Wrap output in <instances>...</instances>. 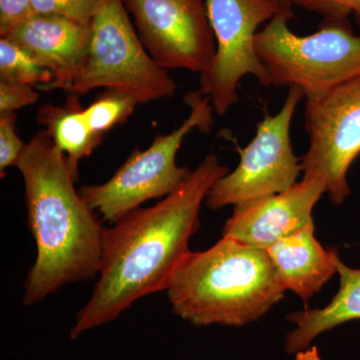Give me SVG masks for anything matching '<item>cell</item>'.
Masks as SVG:
<instances>
[{
	"label": "cell",
	"instance_id": "cell-5",
	"mask_svg": "<svg viewBox=\"0 0 360 360\" xmlns=\"http://www.w3.org/2000/svg\"><path fill=\"white\" fill-rule=\"evenodd\" d=\"M189 115L174 131L156 135L146 150L136 148L112 177L103 184L80 187L82 200L106 221L115 224L142 203L169 195L191 170L176 165V155L184 137L193 129L208 132L213 124L210 99L200 90L184 96Z\"/></svg>",
	"mask_w": 360,
	"mask_h": 360
},
{
	"label": "cell",
	"instance_id": "cell-14",
	"mask_svg": "<svg viewBox=\"0 0 360 360\" xmlns=\"http://www.w3.org/2000/svg\"><path fill=\"white\" fill-rule=\"evenodd\" d=\"M336 271L340 274V290L333 302L323 309H305L288 315L295 328L285 336L284 350L296 354L307 349L312 341L345 322L360 319V269H350L335 255Z\"/></svg>",
	"mask_w": 360,
	"mask_h": 360
},
{
	"label": "cell",
	"instance_id": "cell-20",
	"mask_svg": "<svg viewBox=\"0 0 360 360\" xmlns=\"http://www.w3.org/2000/svg\"><path fill=\"white\" fill-rule=\"evenodd\" d=\"M292 6L319 14L324 21L347 20L354 16L360 25V0H290Z\"/></svg>",
	"mask_w": 360,
	"mask_h": 360
},
{
	"label": "cell",
	"instance_id": "cell-3",
	"mask_svg": "<svg viewBox=\"0 0 360 360\" xmlns=\"http://www.w3.org/2000/svg\"><path fill=\"white\" fill-rule=\"evenodd\" d=\"M172 311L194 326L240 328L272 309L285 290L266 250L222 238L191 252L167 286Z\"/></svg>",
	"mask_w": 360,
	"mask_h": 360
},
{
	"label": "cell",
	"instance_id": "cell-12",
	"mask_svg": "<svg viewBox=\"0 0 360 360\" xmlns=\"http://www.w3.org/2000/svg\"><path fill=\"white\" fill-rule=\"evenodd\" d=\"M2 37L20 45L51 71L52 82L44 89L68 90L89 56L91 30L63 16L30 14Z\"/></svg>",
	"mask_w": 360,
	"mask_h": 360
},
{
	"label": "cell",
	"instance_id": "cell-17",
	"mask_svg": "<svg viewBox=\"0 0 360 360\" xmlns=\"http://www.w3.org/2000/svg\"><path fill=\"white\" fill-rule=\"evenodd\" d=\"M139 101L136 97L120 89L104 90L96 101L84 108L85 118L92 131L104 137L110 130L129 120Z\"/></svg>",
	"mask_w": 360,
	"mask_h": 360
},
{
	"label": "cell",
	"instance_id": "cell-15",
	"mask_svg": "<svg viewBox=\"0 0 360 360\" xmlns=\"http://www.w3.org/2000/svg\"><path fill=\"white\" fill-rule=\"evenodd\" d=\"M37 122L44 125L52 141L65 153L71 172L78 179L80 160L91 155L103 139L90 129L79 96L70 94L63 105H42Z\"/></svg>",
	"mask_w": 360,
	"mask_h": 360
},
{
	"label": "cell",
	"instance_id": "cell-2",
	"mask_svg": "<svg viewBox=\"0 0 360 360\" xmlns=\"http://www.w3.org/2000/svg\"><path fill=\"white\" fill-rule=\"evenodd\" d=\"M25 187L28 226L37 260L25 281L23 304L30 307L68 283L99 274L105 229L75 189L66 156L40 130L15 165Z\"/></svg>",
	"mask_w": 360,
	"mask_h": 360
},
{
	"label": "cell",
	"instance_id": "cell-1",
	"mask_svg": "<svg viewBox=\"0 0 360 360\" xmlns=\"http://www.w3.org/2000/svg\"><path fill=\"white\" fill-rule=\"evenodd\" d=\"M210 155L165 200L137 208L103 233L99 279L70 338L117 319L136 300L167 290L175 270L191 252L188 245L200 227V212L213 184L229 174Z\"/></svg>",
	"mask_w": 360,
	"mask_h": 360
},
{
	"label": "cell",
	"instance_id": "cell-9",
	"mask_svg": "<svg viewBox=\"0 0 360 360\" xmlns=\"http://www.w3.org/2000/svg\"><path fill=\"white\" fill-rule=\"evenodd\" d=\"M304 116L309 146L300 158L303 177L322 180L340 205L350 194L347 172L360 155V75L307 97Z\"/></svg>",
	"mask_w": 360,
	"mask_h": 360
},
{
	"label": "cell",
	"instance_id": "cell-24",
	"mask_svg": "<svg viewBox=\"0 0 360 360\" xmlns=\"http://www.w3.org/2000/svg\"><path fill=\"white\" fill-rule=\"evenodd\" d=\"M295 360H321L319 348L309 347L302 352L295 354Z\"/></svg>",
	"mask_w": 360,
	"mask_h": 360
},
{
	"label": "cell",
	"instance_id": "cell-18",
	"mask_svg": "<svg viewBox=\"0 0 360 360\" xmlns=\"http://www.w3.org/2000/svg\"><path fill=\"white\" fill-rule=\"evenodd\" d=\"M101 0H30L32 14L63 16L82 25H90Z\"/></svg>",
	"mask_w": 360,
	"mask_h": 360
},
{
	"label": "cell",
	"instance_id": "cell-8",
	"mask_svg": "<svg viewBox=\"0 0 360 360\" xmlns=\"http://www.w3.org/2000/svg\"><path fill=\"white\" fill-rule=\"evenodd\" d=\"M205 6L217 49L210 68L200 75V91L217 115H224L238 103V84L245 75L272 86L258 58L255 37L278 11L271 0H205Z\"/></svg>",
	"mask_w": 360,
	"mask_h": 360
},
{
	"label": "cell",
	"instance_id": "cell-11",
	"mask_svg": "<svg viewBox=\"0 0 360 360\" xmlns=\"http://www.w3.org/2000/svg\"><path fill=\"white\" fill-rule=\"evenodd\" d=\"M328 193L321 179L303 177L284 191L234 207L222 238L267 250L281 238L314 224L312 210Z\"/></svg>",
	"mask_w": 360,
	"mask_h": 360
},
{
	"label": "cell",
	"instance_id": "cell-23",
	"mask_svg": "<svg viewBox=\"0 0 360 360\" xmlns=\"http://www.w3.org/2000/svg\"><path fill=\"white\" fill-rule=\"evenodd\" d=\"M277 7L278 14H283V15L288 18V20H291L295 18V13L292 11V4L290 0H271Z\"/></svg>",
	"mask_w": 360,
	"mask_h": 360
},
{
	"label": "cell",
	"instance_id": "cell-16",
	"mask_svg": "<svg viewBox=\"0 0 360 360\" xmlns=\"http://www.w3.org/2000/svg\"><path fill=\"white\" fill-rule=\"evenodd\" d=\"M52 78L51 71L42 68L20 45L7 37L0 39V82L44 89Z\"/></svg>",
	"mask_w": 360,
	"mask_h": 360
},
{
	"label": "cell",
	"instance_id": "cell-21",
	"mask_svg": "<svg viewBox=\"0 0 360 360\" xmlns=\"http://www.w3.org/2000/svg\"><path fill=\"white\" fill-rule=\"evenodd\" d=\"M39 94L30 85L0 82V113L15 112L39 101Z\"/></svg>",
	"mask_w": 360,
	"mask_h": 360
},
{
	"label": "cell",
	"instance_id": "cell-13",
	"mask_svg": "<svg viewBox=\"0 0 360 360\" xmlns=\"http://www.w3.org/2000/svg\"><path fill=\"white\" fill-rule=\"evenodd\" d=\"M284 290L307 303L333 274L335 248L326 250L314 236V224L281 238L266 250Z\"/></svg>",
	"mask_w": 360,
	"mask_h": 360
},
{
	"label": "cell",
	"instance_id": "cell-7",
	"mask_svg": "<svg viewBox=\"0 0 360 360\" xmlns=\"http://www.w3.org/2000/svg\"><path fill=\"white\" fill-rule=\"evenodd\" d=\"M303 96L302 89L290 87L281 110L259 122L250 144L238 148V167L217 180L208 191V208L236 207L284 193L295 186L302 167L291 144L290 125Z\"/></svg>",
	"mask_w": 360,
	"mask_h": 360
},
{
	"label": "cell",
	"instance_id": "cell-6",
	"mask_svg": "<svg viewBox=\"0 0 360 360\" xmlns=\"http://www.w3.org/2000/svg\"><path fill=\"white\" fill-rule=\"evenodd\" d=\"M90 30L89 56L66 91L79 96L101 87L120 89L141 104L174 96L176 84L149 56L122 0H101Z\"/></svg>",
	"mask_w": 360,
	"mask_h": 360
},
{
	"label": "cell",
	"instance_id": "cell-22",
	"mask_svg": "<svg viewBox=\"0 0 360 360\" xmlns=\"http://www.w3.org/2000/svg\"><path fill=\"white\" fill-rule=\"evenodd\" d=\"M32 14L30 0H0V35L7 33Z\"/></svg>",
	"mask_w": 360,
	"mask_h": 360
},
{
	"label": "cell",
	"instance_id": "cell-19",
	"mask_svg": "<svg viewBox=\"0 0 360 360\" xmlns=\"http://www.w3.org/2000/svg\"><path fill=\"white\" fill-rule=\"evenodd\" d=\"M15 112L0 113V174L6 176V170L16 161L25 148L16 132Z\"/></svg>",
	"mask_w": 360,
	"mask_h": 360
},
{
	"label": "cell",
	"instance_id": "cell-10",
	"mask_svg": "<svg viewBox=\"0 0 360 360\" xmlns=\"http://www.w3.org/2000/svg\"><path fill=\"white\" fill-rule=\"evenodd\" d=\"M149 56L163 70L205 72L215 44L205 0H122Z\"/></svg>",
	"mask_w": 360,
	"mask_h": 360
},
{
	"label": "cell",
	"instance_id": "cell-4",
	"mask_svg": "<svg viewBox=\"0 0 360 360\" xmlns=\"http://www.w3.org/2000/svg\"><path fill=\"white\" fill-rule=\"evenodd\" d=\"M288 21L276 13L255 37L258 58L272 85L296 86L310 97L360 75V37L347 20H323L307 37L291 32Z\"/></svg>",
	"mask_w": 360,
	"mask_h": 360
}]
</instances>
